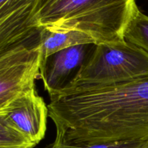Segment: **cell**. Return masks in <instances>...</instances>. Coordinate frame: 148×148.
I'll return each mask as SVG.
<instances>
[{
    "label": "cell",
    "mask_w": 148,
    "mask_h": 148,
    "mask_svg": "<svg viewBox=\"0 0 148 148\" xmlns=\"http://www.w3.org/2000/svg\"><path fill=\"white\" fill-rule=\"evenodd\" d=\"M55 140L103 143L148 140V74L88 86L66 87L50 95Z\"/></svg>",
    "instance_id": "6da1fadb"
},
{
    "label": "cell",
    "mask_w": 148,
    "mask_h": 148,
    "mask_svg": "<svg viewBox=\"0 0 148 148\" xmlns=\"http://www.w3.org/2000/svg\"><path fill=\"white\" fill-rule=\"evenodd\" d=\"M135 0H37L33 27L77 30L99 43L123 42Z\"/></svg>",
    "instance_id": "7a4b0ae2"
},
{
    "label": "cell",
    "mask_w": 148,
    "mask_h": 148,
    "mask_svg": "<svg viewBox=\"0 0 148 148\" xmlns=\"http://www.w3.org/2000/svg\"><path fill=\"white\" fill-rule=\"evenodd\" d=\"M147 74L148 53L143 49L127 40L99 43L67 87L106 85Z\"/></svg>",
    "instance_id": "3957f363"
},
{
    "label": "cell",
    "mask_w": 148,
    "mask_h": 148,
    "mask_svg": "<svg viewBox=\"0 0 148 148\" xmlns=\"http://www.w3.org/2000/svg\"><path fill=\"white\" fill-rule=\"evenodd\" d=\"M40 65L39 43L20 45L0 53V108L36 88Z\"/></svg>",
    "instance_id": "277c9868"
},
{
    "label": "cell",
    "mask_w": 148,
    "mask_h": 148,
    "mask_svg": "<svg viewBox=\"0 0 148 148\" xmlns=\"http://www.w3.org/2000/svg\"><path fill=\"white\" fill-rule=\"evenodd\" d=\"M37 0H0V53L20 45L39 41L33 27V13Z\"/></svg>",
    "instance_id": "5b68a950"
},
{
    "label": "cell",
    "mask_w": 148,
    "mask_h": 148,
    "mask_svg": "<svg viewBox=\"0 0 148 148\" xmlns=\"http://www.w3.org/2000/svg\"><path fill=\"white\" fill-rule=\"evenodd\" d=\"M96 44L74 46L56 52L41 62L40 77L49 95L64 89L93 51Z\"/></svg>",
    "instance_id": "8992f818"
},
{
    "label": "cell",
    "mask_w": 148,
    "mask_h": 148,
    "mask_svg": "<svg viewBox=\"0 0 148 148\" xmlns=\"http://www.w3.org/2000/svg\"><path fill=\"white\" fill-rule=\"evenodd\" d=\"M0 116L7 118L37 145L44 138L49 108L36 88L0 108Z\"/></svg>",
    "instance_id": "52a82bcc"
},
{
    "label": "cell",
    "mask_w": 148,
    "mask_h": 148,
    "mask_svg": "<svg viewBox=\"0 0 148 148\" xmlns=\"http://www.w3.org/2000/svg\"><path fill=\"white\" fill-rule=\"evenodd\" d=\"M88 43L96 44V42L91 36L82 32L40 29L39 45L41 51V62L59 51L74 46Z\"/></svg>",
    "instance_id": "ba28073f"
},
{
    "label": "cell",
    "mask_w": 148,
    "mask_h": 148,
    "mask_svg": "<svg viewBox=\"0 0 148 148\" xmlns=\"http://www.w3.org/2000/svg\"><path fill=\"white\" fill-rule=\"evenodd\" d=\"M124 39L148 53V16L143 14L137 5L125 28Z\"/></svg>",
    "instance_id": "9c48e42d"
},
{
    "label": "cell",
    "mask_w": 148,
    "mask_h": 148,
    "mask_svg": "<svg viewBox=\"0 0 148 148\" xmlns=\"http://www.w3.org/2000/svg\"><path fill=\"white\" fill-rule=\"evenodd\" d=\"M36 145L7 118L0 116V148H33Z\"/></svg>",
    "instance_id": "30bf717a"
},
{
    "label": "cell",
    "mask_w": 148,
    "mask_h": 148,
    "mask_svg": "<svg viewBox=\"0 0 148 148\" xmlns=\"http://www.w3.org/2000/svg\"><path fill=\"white\" fill-rule=\"evenodd\" d=\"M147 140L103 143H72L55 140L51 148H142Z\"/></svg>",
    "instance_id": "8fae6325"
},
{
    "label": "cell",
    "mask_w": 148,
    "mask_h": 148,
    "mask_svg": "<svg viewBox=\"0 0 148 148\" xmlns=\"http://www.w3.org/2000/svg\"><path fill=\"white\" fill-rule=\"evenodd\" d=\"M142 148H148V140H147V142L145 143V144L144 145V146H143Z\"/></svg>",
    "instance_id": "7c38bea8"
}]
</instances>
